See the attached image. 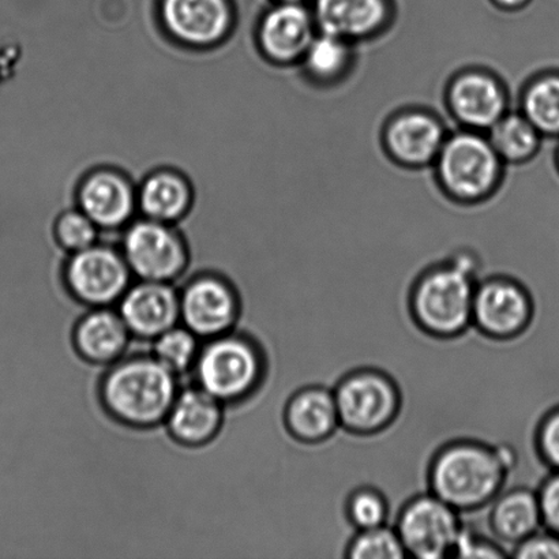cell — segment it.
<instances>
[{"instance_id": "obj_1", "label": "cell", "mask_w": 559, "mask_h": 559, "mask_svg": "<svg viewBox=\"0 0 559 559\" xmlns=\"http://www.w3.org/2000/svg\"><path fill=\"white\" fill-rule=\"evenodd\" d=\"M519 460L509 448L478 441H456L443 447L432 459L429 487L462 514L484 512L512 486Z\"/></svg>"}, {"instance_id": "obj_2", "label": "cell", "mask_w": 559, "mask_h": 559, "mask_svg": "<svg viewBox=\"0 0 559 559\" xmlns=\"http://www.w3.org/2000/svg\"><path fill=\"white\" fill-rule=\"evenodd\" d=\"M177 396V374L146 356L114 366L100 385L102 402L111 418L136 430L162 424Z\"/></svg>"}, {"instance_id": "obj_3", "label": "cell", "mask_w": 559, "mask_h": 559, "mask_svg": "<svg viewBox=\"0 0 559 559\" xmlns=\"http://www.w3.org/2000/svg\"><path fill=\"white\" fill-rule=\"evenodd\" d=\"M479 264L471 254H459L445 265L431 267L416 282L411 295L415 321L437 337H456L473 328Z\"/></svg>"}, {"instance_id": "obj_4", "label": "cell", "mask_w": 559, "mask_h": 559, "mask_svg": "<svg viewBox=\"0 0 559 559\" xmlns=\"http://www.w3.org/2000/svg\"><path fill=\"white\" fill-rule=\"evenodd\" d=\"M200 388L222 403L240 402L261 386L265 358L259 344L249 337L213 340L195 360Z\"/></svg>"}, {"instance_id": "obj_5", "label": "cell", "mask_w": 559, "mask_h": 559, "mask_svg": "<svg viewBox=\"0 0 559 559\" xmlns=\"http://www.w3.org/2000/svg\"><path fill=\"white\" fill-rule=\"evenodd\" d=\"M333 393L342 429L358 436L388 429L402 404L396 383L383 372L370 369L350 372Z\"/></svg>"}, {"instance_id": "obj_6", "label": "cell", "mask_w": 559, "mask_h": 559, "mask_svg": "<svg viewBox=\"0 0 559 559\" xmlns=\"http://www.w3.org/2000/svg\"><path fill=\"white\" fill-rule=\"evenodd\" d=\"M462 513L426 491L409 500L394 520L408 558H452L463 528Z\"/></svg>"}, {"instance_id": "obj_7", "label": "cell", "mask_w": 559, "mask_h": 559, "mask_svg": "<svg viewBox=\"0 0 559 559\" xmlns=\"http://www.w3.org/2000/svg\"><path fill=\"white\" fill-rule=\"evenodd\" d=\"M534 301L522 284L508 277L481 280L476 287L473 325L492 338L523 334L533 322Z\"/></svg>"}, {"instance_id": "obj_8", "label": "cell", "mask_w": 559, "mask_h": 559, "mask_svg": "<svg viewBox=\"0 0 559 559\" xmlns=\"http://www.w3.org/2000/svg\"><path fill=\"white\" fill-rule=\"evenodd\" d=\"M130 283L128 262L106 248L76 251L66 267V287L86 307H106L122 298Z\"/></svg>"}, {"instance_id": "obj_9", "label": "cell", "mask_w": 559, "mask_h": 559, "mask_svg": "<svg viewBox=\"0 0 559 559\" xmlns=\"http://www.w3.org/2000/svg\"><path fill=\"white\" fill-rule=\"evenodd\" d=\"M495 146L475 134H459L442 145L440 174L443 185L462 199H478L498 177Z\"/></svg>"}, {"instance_id": "obj_10", "label": "cell", "mask_w": 559, "mask_h": 559, "mask_svg": "<svg viewBox=\"0 0 559 559\" xmlns=\"http://www.w3.org/2000/svg\"><path fill=\"white\" fill-rule=\"evenodd\" d=\"M473 518L474 527L490 535L511 555L514 546L544 528L538 492L530 487L506 489L484 512L463 514Z\"/></svg>"}, {"instance_id": "obj_11", "label": "cell", "mask_w": 559, "mask_h": 559, "mask_svg": "<svg viewBox=\"0 0 559 559\" xmlns=\"http://www.w3.org/2000/svg\"><path fill=\"white\" fill-rule=\"evenodd\" d=\"M124 253L130 270L150 282H171L188 264L182 242L157 222L135 224L126 235Z\"/></svg>"}, {"instance_id": "obj_12", "label": "cell", "mask_w": 559, "mask_h": 559, "mask_svg": "<svg viewBox=\"0 0 559 559\" xmlns=\"http://www.w3.org/2000/svg\"><path fill=\"white\" fill-rule=\"evenodd\" d=\"M180 317L195 336H223L239 321L240 299L223 280L195 278L180 296Z\"/></svg>"}, {"instance_id": "obj_13", "label": "cell", "mask_w": 559, "mask_h": 559, "mask_svg": "<svg viewBox=\"0 0 559 559\" xmlns=\"http://www.w3.org/2000/svg\"><path fill=\"white\" fill-rule=\"evenodd\" d=\"M119 314L131 334L153 340L177 325L180 296L167 283L145 280L126 290L120 298Z\"/></svg>"}, {"instance_id": "obj_14", "label": "cell", "mask_w": 559, "mask_h": 559, "mask_svg": "<svg viewBox=\"0 0 559 559\" xmlns=\"http://www.w3.org/2000/svg\"><path fill=\"white\" fill-rule=\"evenodd\" d=\"M163 19L179 40L207 46L226 35L231 13L227 0H163Z\"/></svg>"}, {"instance_id": "obj_15", "label": "cell", "mask_w": 559, "mask_h": 559, "mask_svg": "<svg viewBox=\"0 0 559 559\" xmlns=\"http://www.w3.org/2000/svg\"><path fill=\"white\" fill-rule=\"evenodd\" d=\"M284 421L290 437L301 443L331 440L342 429L333 389L307 386L288 400Z\"/></svg>"}, {"instance_id": "obj_16", "label": "cell", "mask_w": 559, "mask_h": 559, "mask_svg": "<svg viewBox=\"0 0 559 559\" xmlns=\"http://www.w3.org/2000/svg\"><path fill=\"white\" fill-rule=\"evenodd\" d=\"M167 425L178 443L190 448L206 445L218 437L224 425L222 402L202 388L186 389L175 399Z\"/></svg>"}, {"instance_id": "obj_17", "label": "cell", "mask_w": 559, "mask_h": 559, "mask_svg": "<svg viewBox=\"0 0 559 559\" xmlns=\"http://www.w3.org/2000/svg\"><path fill=\"white\" fill-rule=\"evenodd\" d=\"M130 334L120 314L97 307L76 322L73 340L82 359L92 366H106L124 353Z\"/></svg>"}, {"instance_id": "obj_18", "label": "cell", "mask_w": 559, "mask_h": 559, "mask_svg": "<svg viewBox=\"0 0 559 559\" xmlns=\"http://www.w3.org/2000/svg\"><path fill=\"white\" fill-rule=\"evenodd\" d=\"M312 41L310 15L296 3H284L265 16L261 43L265 52L280 62L306 53Z\"/></svg>"}, {"instance_id": "obj_19", "label": "cell", "mask_w": 559, "mask_h": 559, "mask_svg": "<svg viewBox=\"0 0 559 559\" xmlns=\"http://www.w3.org/2000/svg\"><path fill=\"white\" fill-rule=\"evenodd\" d=\"M451 103L460 120L474 128H492L506 111V96L490 76L468 74L454 84Z\"/></svg>"}, {"instance_id": "obj_20", "label": "cell", "mask_w": 559, "mask_h": 559, "mask_svg": "<svg viewBox=\"0 0 559 559\" xmlns=\"http://www.w3.org/2000/svg\"><path fill=\"white\" fill-rule=\"evenodd\" d=\"M81 205L93 223L117 227L133 212V191L117 174H95L82 186Z\"/></svg>"}, {"instance_id": "obj_21", "label": "cell", "mask_w": 559, "mask_h": 559, "mask_svg": "<svg viewBox=\"0 0 559 559\" xmlns=\"http://www.w3.org/2000/svg\"><path fill=\"white\" fill-rule=\"evenodd\" d=\"M383 0H317L323 33L340 38L370 35L385 19Z\"/></svg>"}, {"instance_id": "obj_22", "label": "cell", "mask_w": 559, "mask_h": 559, "mask_svg": "<svg viewBox=\"0 0 559 559\" xmlns=\"http://www.w3.org/2000/svg\"><path fill=\"white\" fill-rule=\"evenodd\" d=\"M388 141L400 160L424 164L441 152L443 133L435 119L421 114H409L391 126Z\"/></svg>"}, {"instance_id": "obj_23", "label": "cell", "mask_w": 559, "mask_h": 559, "mask_svg": "<svg viewBox=\"0 0 559 559\" xmlns=\"http://www.w3.org/2000/svg\"><path fill=\"white\" fill-rule=\"evenodd\" d=\"M189 188L182 178L173 174H158L142 188L141 205L153 221L168 222L179 217L188 207Z\"/></svg>"}, {"instance_id": "obj_24", "label": "cell", "mask_w": 559, "mask_h": 559, "mask_svg": "<svg viewBox=\"0 0 559 559\" xmlns=\"http://www.w3.org/2000/svg\"><path fill=\"white\" fill-rule=\"evenodd\" d=\"M492 142L498 155L508 160H524L533 155L538 146V130L527 118L509 115L492 126Z\"/></svg>"}, {"instance_id": "obj_25", "label": "cell", "mask_w": 559, "mask_h": 559, "mask_svg": "<svg viewBox=\"0 0 559 559\" xmlns=\"http://www.w3.org/2000/svg\"><path fill=\"white\" fill-rule=\"evenodd\" d=\"M407 550L392 524L356 531L345 559H404Z\"/></svg>"}, {"instance_id": "obj_26", "label": "cell", "mask_w": 559, "mask_h": 559, "mask_svg": "<svg viewBox=\"0 0 559 559\" xmlns=\"http://www.w3.org/2000/svg\"><path fill=\"white\" fill-rule=\"evenodd\" d=\"M153 358L171 370L183 374L199 358V342L195 334L186 328H171L155 338Z\"/></svg>"}, {"instance_id": "obj_27", "label": "cell", "mask_w": 559, "mask_h": 559, "mask_svg": "<svg viewBox=\"0 0 559 559\" xmlns=\"http://www.w3.org/2000/svg\"><path fill=\"white\" fill-rule=\"evenodd\" d=\"M524 108L536 130L559 133V76L536 82L525 96Z\"/></svg>"}, {"instance_id": "obj_28", "label": "cell", "mask_w": 559, "mask_h": 559, "mask_svg": "<svg viewBox=\"0 0 559 559\" xmlns=\"http://www.w3.org/2000/svg\"><path fill=\"white\" fill-rule=\"evenodd\" d=\"M347 518L356 531L380 527L391 523V507L386 497L374 487H359L347 500Z\"/></svg>"}, {"instance_id": "obj_29", "label": "cell", "mask_w": 559, "mask_h": 559, "mask_svg": "<svg viewBox=\"0 0 559 559\" xmlns=\"http://www.w3.org/2000/svg\"><path fill=\"white\" fill-rule=\"evenodd\" d=\"M306 59L312 74L320 79H333L342 73L348 62V47L344 38L323 33L312 38Z\"/></svg>"}, {"instance_id": "obj_30", "label": "cell", "mask_w": 559, "mask_h": 559, "mask_svg": "<svg viewBox=\"0 0 559 559\" xmlns=\"http://www.w3.org/2000/svg\"><path fill=\"white\" fill-rule=\"evenodd\" d=\"M464 522V520H463ZM452 558L475 559V558H511L509 551L502 545L492 539L474 525L463 524L456 546H454Z\"/></svg>"}, {"instance_id": "obj_31", "label": "cell", "mask_w": 559, "mask_h": 559, "mask_svg": "<svg viewBox=\"0 0 559 559\" xmlns=\"http://www.w3.org/2000/svg\"><path fill=\"white\" fill-rule=\"evenodd\" d=\"M58 237L69 250H85L95 242V223L81 213H68L58 223Z\"/></svg>"}, {"instance_id": "obj_32", "label": "cell", "mask_w": 559, "mask_h": 559, "mask_svg": "<svg viewBox=\"0 0 559 559\" xmlns=\"http://www.w3.org/2000/svg\"><path fill=\"white\" fill-rule=\"evenodd\" d=\"M511 558L559 559V535L542 528L514 546Z\"/></svg>"}, {"instance_id": "obj_33", "label": "cell", "mask_w": 559, "mask_h": 559, "mask_svg": "<svg viewBox=\"0 0 559 559\" xmlns=\"http://www.w3.org/2000/svg\"><path fill=\"white\" fill-rule=\"evenodd\" d=\"M536 445L542 460L550 471H559V407L540 421Z\"/></svg>"}, {"instance_id": "obj_34", "label": "cell", "mask_w": 559, "mask_h": 559, "mask_svg": "<svg viewBox=\"0 0 559 559\" xmlns=\"http://www.w3.org/2000/svg\"><path fill=\"white\" fill-rule=\"evenodd\" d=\"M544 528L559 535V471H551L538 487Z\"/></svg>"}, {"instance_id": "obj_35", "label": "cell", "mask_w": 559, "mask_h": 559, "mask_svg": "<svg viewBox=\"0 0 559 559\" xmlns=\"http://www.w3.org/2000/svg\"><path fill=\"white\" fill-rule=\"evenodd\" d=\"M497 2L508 5V8H514V5L524 4L527 0H497Z\"/></svg>"}, {"instance_id": "obj_36", "label": "cell", "mask_w": 559, "mask_h": 559, "mask_svg": "<svg viewBox=\"0 0 559 559\" xmlns=\"http://www.w3.org/2000/svg\"><path fill=\"white\" fill-rule=\"evenodd\" d=\"M283 3H296L299 2V0H282Z\"/></svg>"}]
</instances>
